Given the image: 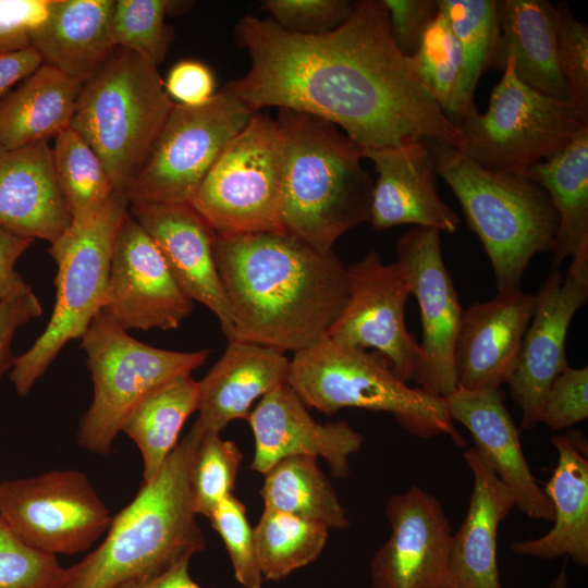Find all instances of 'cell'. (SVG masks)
Masks as SVG:
<instances>
[{
    "label": "cell",
    "instance_id": "obj_15",
    "mask_svg": "<svg viewBox=\"0 0 588 588\" xmlns=\"http://www.w3.org/2000/svg\"><path fill=\"white\" fill-rule=\"evenodd\" d=\"M347 303L328 338L381 354L403 381L413 380L420 346L406 329L411 289L400 265L387 264L377 250L347 267Z\"/></svg>",
    "mask_w": 588,
    "mask_h": 588
},
{
    "label": "cell",
    "instance_id": "obj_18",
    "mask_svg": "<svg viewBox=\"0 0 588 588\" xmlns=\"http://www.w3.org/2000/svg\"><path fill=\"white\" fill-rule=\"evenodd\" d=\"M391 526L370 561L372 588H441L452 529L439 500L418 486L388 499Z\"/></svg>",
    "mask_w": 588,
    "mask_h": 588
},
{
    "label": "cell",
    "instance_id": "obj_22",
    "mask_svg": "<svg viewBox=\"0 0 588 588\" xmlns=\"http://www.w3.org/2000/svg\"><path fill=\"white\" fill-rule=\"evenodd\" d=\"M536 307V295L499 293L463 311L454 351L457 387L499 390L507 383Z\"/></svg>",
    "mask_w": 588,
    "mask_h": 588
},
{
    "label": "cell",
    "instance_id": "obj_50",
    "mask_svg": "<svg viewBox=\"0 0 588 588\" xmlns=\"http://www.w3.org/2000/svg\"><path fill=\"white\" fill-rule=\"evenodd\" d=\"M44 63L32 47L25 50L0 53V101L19 82L24 81Z\"/></svg>",
    "mask_w": 588,
    "mask_h": 588
},
{
    "label": "cell",
    "instance_id": "obj_44",
    "mask_svg": "<svg viewBox=\"0 0 588 588\" xmlns=\"http://www.w3.org/2000/svg\"><path fill=\"white\" fill-rule=\"evenodd\" d=\"M347 0H267L264 8L282 28L302 35H317L340 26L352 13Z\"/></svg>",
    "mask_w": 588,
    "mask_h": 588
},
{
    "label": "cell",
    "instance_id": "obj_6",
    "mask_svg": "<svg viewBox=\"0 0 588 588\" xmlns=\"http://www.w3.org/2000/svg\"><path fill=\"white\" fill-rule=\"evenodd\" d=\"M173 105L155 62L115 48L83 84L70 128L100 158L114 191L126 195Z\"/></svg>",
    "mask_w": 588,
    "mask_h": 588
},
{
    "label": "cell",
    "instance_id": "obj_21",
    "mask_svg": "<svg viewBox=\"0 0 588 588\" xmlns=\"http://www.w3.org/2000/svg\"><path fill=\"white\" fill-rule=\"evenodd\" d=\"M378 174L372 191L369 223L376 231L413 224L454 233L461 219L438 193V171L425 139L362 150Z\"/></svg>",
    "mask_w": 588,
    "mask_h": 588
},
{
    "label": "cell",
    "instance_id": "obj_19",
    "mask_svg": "<svg viewBox=\"0 0 588 588\" xmlns=\"http://www.w3.org/2000/svg\"><path fill=\"white\" fill-rule=\"evenodd\" d=\"M247 420L255 439L249 468L260 474L286 457L320 456L331 474L343 479L351 473V456L360 451L364 442V437L346 421L314 420L289 384L261 397Z\"/></svg>",
    "mask_w": 588,
    "mask_h": 588
},
{
    "label": "cell",
    "instance_id": "obj_43",
    "mask_svg": "<svg viewBox=\"0 0 588 588\" xmlns=\"http://www.w3.org/2000/svg\"><path fill=\"white\" fill-rule=\"evenodd\" d=\"M588 418V368L567 366L550 383L538 413V424L563 430Z\"/></svg>",
    "mask_w": 588,
    "mask_h": 588
},
{
    "label": "cell",
    "instance_id": "obj_11",
    "mask_svg": "<svg viewBox=\"0 0 588 588\" xmlns=\"http://www.w3.org/2000/svg\"><path fill=\"white\" fill-rule=\"evenodd\" d=\"M284 139L277 120L255 112L215 161L191 206L217 235L281 232Z\"/></svg>",
    "mask_w": 588,
    "mask_h": 588
},
{
    "label": "cell",
    "instance_id": "obj_2",
    "mask_svg": "<svg viewBox=\"0 0 588 588\" xmlns=\"http://www.w3.org/2000/svg\"><path fill=\"white\" fill-rule=\"evenodd\" d=\"M213 258L232 340L295 354L327 338L348 299L342 260L281 232L215 234Z\"/></svg>",
    "mask_w": 588,
    "mask_h": 588
},
{
    "label": "cell",
    "instance_id": "obj_28",
    "mask_svg": "<svg viewBox=\"0 0 588 588\" xmlns=\"http://www.w3.org/2000/svg\"><path fill=\"white\" fill-rule=\"evenodd\" d=\"M115 0H53L32 33V47L47 63L83 83L117 48L111 36Z\"/></svg>",
    "mask_w": 588,
    "mask_h": 588
},
{
    "label": "cell",
    "instance_id": "obj_31",
    "mask_svg": "<svg viewBox=\"0 0 588 588\" xmlns=\"http://www.w3.org/2000/svg\"><path fill=\"white\" fill-rule=\"evenodd\" d=\"M524 175L544 188L558 215L554 269L568 257L588 258V128Z\"/></svg>",
    "mask_w": 588,
    "mask_h": 588
},
{
    "label": "cell",
    "instance_id": "obj_52",
    "mask_svg": "<svg viewBox=\"0 0 588 588\" xmlns=\"http://www.w3.org/2000/svg\"><path fill=\"white\" fill-rule=\"evenodd\" d=\"M568 587V576H567V566L566 562L563 564L561 569L554 579L550 583L549 588H567Z\"/></svg>",
    "mask_w": 588,
    "mask_h": 588
},
{
    "label": "cell",
    "instance_id": "obj_9",
    "mask_svg": "<svg viewBox=\"0 0 588 588\" xmlns=\"http://www.w3.org/2000/svg\"><path fill=\"white\" fill-rule=\"evenodd\" d=\"M502 71L488 110L479 113L474 106L455 125L464 139L462 151L469 158L494 173L524 175L588 128V117L571 101L522 82L510 56Z\"/></svg>",
    "mask_w": 588,
    "mask_h": 588
},
{
    "label": "cell",
    "instance_id": "obj_30",
    "mask_svg": "<svg viewBox=\"0 0 588 588\" xmlns=\"http://www.w3.org/2000/svg\"><path fill=\"white\" fill-rule=\"evenodd\" d=\"M83 84L42 63L0 101V143L15 149L69 128Z\"/></svg>",
    "mask_w": 588,
    "mask_h": 588
},
{
    "label": "cell",
    "instance_id": "obj_40",
    "mask_svg": "<svg viewBox=\"0 0 588 588\" xmlns=\"http://www.w3.org/2000/svg\"><path fill=\"white\" fill-rule=\"evenodd\" d=\"M64 571L57 555L30 546L0 518V588H59Z\"/></svg>",
    "mask_w": 588,
    "mask_h": 588
},
{
    "label": "cell",
    "instance_id": "obj_51",
    "mask_svg": "<svg viewBox=\"0 0 588 588\" xmlns=\"http://www.w3.org/2000/svg\"><path fill=\"white\" fill-rule=\"evenodd\" d=\"M189 561L182 560L157 575L132 580L118 588H203L191 577Z\"/></svg>",
    "mask_w": 588,
    "mask_h": 588
},
{
    "label": "cell",
    "instance_id": "obj_10",
    "mask_svg": "<svg viewBox=\"0 0 588 588\" xmlns=\"http://www.w3.org/2000/svg\"><path fill=\"white\" fill-rule=\"evenodd\" d=\"M94 397L81 419L78 444L109 455L113 441L136 405L167 381L201 367L208 350L168 351L132 338L103 311L82 335Z\"/></svg>",
    "mask_w": 588,
    "mask_h": 588
},
{
    "label": "cell",
    "instance_id": "obj_45",
    "mask_svg": "<svg viewBox=\"0 0 588 588\" xmlns=\"http://www.w3.org/2000/svg\"><path fill=\"white\" fill-rule=\"evenodd\" d=\"M388 11L389 27L397 50L405 58L412 57L421 39L439 14L438 0H383Z\"/></svg>",
    "mask_w": 588,
    "mask_h": 588
},
{
    "label": "cell",
    "instance_id": "obj_8",
    "mask_svg": "<svg viewBox=\"0 0 588 588\" xmlns=\"http://www.w3.org/2000/svg\"><path fill=\"white\" fill-rule=\"evenodd\" d=\"M130 200L115 192L90 221L71 224L50 244L57 265L56 303L49 322L32 347L15 356L10 379L26 395L71 340L82 338L107 302L111 254Z\"/></svg>",
    "mask_w": 588,
    "mask_h": 588
},
{
    "label": "cell",
    "instance_id": "obj_47",
    "mask_svg": "<svg viewBox=\"0 0 588 588\" xmlns=\"http://www.w3.org/2000/svg\"><path fill=\"white\" fill-rule=\"evenodd\" d=\"M216 82L211 70L195 60H183L174 64L164 81L169 97L186 107L206 105L216 94Z\"/></svg>",
    "mask_w": 588,
    "mask_h": 588
},
{
    "label": "cell",
    "instance_id": "obj_16",
    "mask_svg": "<svg viewBox=\"0 0 588 588\" xmlns=\"http://www.w3.org/2000/svg\"><path fill=\"white\" fill-rule=\"evenodd\" d=\"M193 310L159 248L130 215L115 236L103 313L124 330L177 329Z\"/></svg>",
    "mask_w": 588,
    "mask_h": 588
},
{
    "label": "cell",
    "instance_id": "obj_17",
    "mask_svg": "<svg viewBox=\"0 0 588 588\" xmlns=\"http://www.w3.org/2000/svg\"><path fill=\"white\" fill-rule=\"evenodd\" d=\"M588 299V267L569 265L566 274L554 269L544 280L507 381L520 411V429L538 425L542 397L553 379L567 366L566 336L578 309Z\"/></svg>",
    "mask_w": 588,
    "mask_h": 588
},
{
    "label": "cell",
    "instance_id": "obj_24",
    "mask_svg": "<svg viewBox=\"0 0 588 588\" xmlns=\"http://www.w3.org/2000/svg\"><path fill=\"white\" fill-rule=\"evenodd\" d=\"M463 456L473 474V491L464 522L452 536L441 588H502L498 532L515 499L474 446Z\"/></svg>",
    "mask_w": 588,
    "mask_h": 588
},
{
    "label": "cell",
    "instance_id": "obj_49",
    "mask_svg": "<svg viewBox=\"0 0 588 588\" xmlns=\"http://www.w3.org/2000/svg\"><path fill=\"white\" fill-rule=\"evenodd\" d=\"M33 242L0 228V302L29 287L15 270V264Z\"/></svg>",
    "mask_w": 588,
    "mask_h": 588
},
{
    "label": "cell",
    "instance_id": "obj_3",
    "mask_svg": "<svg viewBox=\"0 0 588 588\" xmlns=\"http://www.w3.org/2000/svg\"><path fill=\"white\" fill-rule=\"evenodd\" d=\"M204 434L192 426L157 475L112 517L103 541L66 567L59 588H118L157 575L206 548L192 474Z\"/></svg>",
    "mask_w": 588,
    "mask_h": 588
},
{
    "label": "cell",
    "instance_id": "obj_20",
    "mask_svg": "<svg viewBox=\"0 0 588 588\" xmlns=\"http://www.w3.org/2000/svg\"><path fill=\"white\" fill-rule=\"evenodd\" d=\"M130 215L147 232L182 292L208 307L228 340L233 317L213 258L215 233L191 204L130 201Z\"/></svg>",
    "mask_w": 588,
    "mask_h": 588
},
{
    "label": "cell",
    "instance_id": "obj_12",
    "mask_svg": "<svg viewBox=\"0 0 588 588\" xmlns=\"http://www.w3.org/2000/svg\"><path fill=\"white\" fill-rule=\"evenodd\" d=\"M254 113L226 86L204 106L174 103L126 193L128 200L189 204L222 150Z\"/></svg>",
    "mask_w": 588,
    "mask_h": 588
},
{
    "label": "cell",
    "instance_id": "obj_32",
    "mask_svg": "<svg viewBox=\"0 0 588 588\" xmlns=\"http://www.w3.org/2000/svg\"><path fill=\"white\" fill-rule=\"evenodd\" d=\"M200 385L192 373L177 376L146 395L131 412L121 432L137 445L143 482L152 479L179 442L187 418L198 411Z\"/></svg>",
    "mask_w": 588,
    "mask_h": 588
},
{
    "label": "cell",
    "instance_id": "obj_27",
    "mask_svg": "<svg viewBox=\"0 0 588 588\" xmlns=\"http://www.w3.org/2000/svg\"><path fill=\"white\" fill-rule=\"evenodd\" d=\"M558 463L544 493L553 507V526L543 536L514 541L515 554L543 560L571 559L588 565V460L579 434H554Z\"/></svg>",
    "mask_w": 588,
    "mask_h": 588
},
{
    "label": "cell",
    "instance_id": "obj_25",
    "mask_svg": "<svg viewBox=\"0 0 588 588\" xmlns=\"http://www.w3.org/2000/svg\"><path fill=\"white\" fill-rule=\"evenodd\" d=\"M70 225L48 142L15 149L0 143V228L51 244Z\"/></svg>",
    "mask_w": 588,
    "mask_h": 588
},
{
    "label": "cell",
    "instance_id": "obj_38",
    "mask_svg": "<svg viewBox=\"0 0 588 588\" xmlns=\"http://www.w3.org/2000/svg\"><path fill=\"white\" fill-rule=\"evenodd\" d=\"M167 0H115L111 36L117 48L150 59L159 65L172 42V30L166 25Z\"/></svg>",
    "mask_w": 588,
    "mask_h": 588
},
{
    "label": "cell",
    "instance_id": "obj_48",
    "mask_svg": "<svg viewBox=\"0 0 588 588\" xmlns=\"http://www.w3.org/2000/svg\"><path fill=\"white\" fill-rule=\"evenodd\" d=\"M41 314V304L30 286L0 302V378L14 365L11 342L15 331Z\"/></svg>",
    "mask_w": 588,
    "mask_h": 588
},
{
    "label": "cell",
    "instance_id": "obj_34",
    "mask_svg": "<svg viewBox=\"0 0 588 588\" xmlns=\"http://www.w3.org/2000/svg\"><path fill=\"white\" fill-rule=\"evenodd\" d=\"M415 77L454 124L475 106L463 49L439 12L416 52L406 58Z\"/></svg>",
    "mask_w": 588,
    "mask_h": 588
},
{
    "label": "cell",
    "instance_id": "obj_36",
    "mask_svg": "<svg viewBox=\"0 0 588 588\" xmlns=\"http://www.w3.org/2000/svg\"><path fill=\"white\" fill-rule=\"evenodd\" d=\"M253 529L264 579L279 580L319 556L330 528L316 520L265 509Z\"/></svg>",
    "mask_w": 588,
    "mask_h": 588
},
{
    "label": "cell",
    "instance_id": "obj_26",
    "mask_svg": "<svg viewBox=\"0 0 588 588\" xmlns=\"http://www.w3.org/2000/svg\"><path fill=\"white\" fill-rule=\"evenodd\" d=\"M284 352L230 340L223 355L199 381L200 401L194 426L205 436L220 433L232 420L247 419L254 402L287 384Z\"/></svg>",
    "mask_w": 588,
    "mask_h": 588
},
{
    "label": "cell",
    "instance_id": "obj_23",
    "mask_svg": "<svg viewBox=\"0 0 588 588\" xmlns=\"http://www.w3.org/2000/svg\"><path fill=\"white\" fill-rule=\"evenodd\" d=\"M445 399L452 420L470 432L474 448L511 490L515 506L529 518L552 522V504L536 482L500 391L457 387Z\"/></svg>",
    "mask_w": 588,
    "mask_h": 588
},
{
    "label": "cell",
    "instance_id": "obj_7",
    "mask_svg": "<svg viewBox=\"0 0 588 588\" xmlns=\"http://www.w3.org/2000/svg\"><path fill=\"white\" fill-rule=\"evenodd\" d=\"M287 384L307 407L326 415L350 407L384 412L412 434L448 436L455 444H465L446 399L407 385L378 352L327 336L294 354Z\"/></svg>",
    "mask_w": 588,
    "mask_h": 588
},
{
    "label": "cell",
    "instance_id": "obj_42",
    "mask_svg": "<svg viewBox=\"0 0 588 588\" xmlns=\"http://www.w3.org/2000/svg\"><path fill=\"white\" fill-rule=\"evenodd\" d=\"M558 62L569 101L588 117V26L565 1L554 4Z\"/></svg>",
    "mask_w": 588,
    "mask_h": 588
},
{
    "label": "cell",
    "instance_id": "obj_33",
    "mask_svg": "<svg viewBox=\"0 0 588 588\" xmlns=\"http://www.w3.org/2000/svg\"><path fill=\"white\" fill-rule=\"evenodd\" d=\"M264 475L259 493L265 509L316 520L329 528L348 527L347 513L316 457H286Z\"/></svg>",
    "mask_w": 588,
    "mask_h": 588
},
{
    "label": "cell",
    "instance_id": "obj_29",
    "mask_svg": "<svg viewBox=\"0 0 588 588\" xmlns=\"http://www.w3.org/2000/svg\"><path fill=\"white\" fill-rule=\"evenodd\" d=\"M499 21L500 70L510 56L522 82L569 101L558 62L554 4L547 0H499Z\"/></svg>",
    "mask_w": 588,
    "mask_h": 588
},
{
    "label": "cell",
    "instance_id": "obj_41",
    "mask_svg": "<svg viewBox=\"0 0 588 588\" xmlns=\"http://www.w3.org/2000/svg\"><path fill=\"white\" fill-rule=\"evenodd\" d=\"M208 518L225 546L237 583L244 588H262L265 579L257 559L254 529L248 524L244 503L230 494L216 505Z\"/></svg>",
    "mask_w": 588,
    "mask_h": 588
},
{
    "label": "cell",
    "instance_id": "obj_46",
    "mask_svg": "<svg viewBox=\"0 0 588 588\" xmlns=\"http://www.w3.org/2000/svg\"><path fill=\"white\" fill-rule=\"evenodd\" d=\"M52 1L0 0V53L32 48V33L47 17Z\"/></svg>",
    "mask_w": 588,
    "mask_h": 588
},
{
    "label": "cell",
    "instance_id": "obj_5",
    "mask_svg": "<svg viewBox=\"0 0 588 588\" xmlns=\"http://www.w3.org/2000/svg\"><path fill=\"white\" fill-rule=\"evenodd\" d=\"M425 140L485 248L498 292L520 290L530 260L556 247L559 220L548 193L525 175L491 172L457 148Z\"/></svg>",
    "mask_w": 588,
    "mask_h": 588
},
{
    "label": "cell",
    "instance_id": "obj_39",
    "mask_svg": "<svg viewBox=\"0 0 588 588\" xmlns=\"http://www.w3.org/2000/svg\"><path fill=\"white\" fill-rule=\"evenodd\" d=\"M243 455L231 440L220 433H207L197 450L193 474L192 493L196 514L208 517L216 505L233 494Z\"/></svg>",
    "mask_w": 588,
    "mask_h": 588
},
{
    "label": "cell",
    "instance_id": "obj_13",
    "mask_svg": "<svg viewBox=\"0 0 588 588\" xmlns=\"http://www.w3.org/2000/svg\"><path fill=\"white\" fill-rule=\"evenodd\" d=\"M112 517L88 477L76 469L0 483V518L24 541L53 555L87 551Z\"/></svg>",
    "mask_w": 588,
    "mask_h": 588
},
{
    "label": "cell",
    "instance_id": "obj_4",
    "mask_svg": "<svg viewBox=\"0 0 588 588\" xmlns=\"http://www.w3.org/2000/svg\"><path fill=\"white\" fill-rule=\"evenodd\" d=\"M284 139L282 233L330 253L340 236L370 221L375 181L362 149L334 124L279 109Z\"/></svg>",
    "mask_w": 588,
    "mask_h": 588
},
{
    "label": "cell",
    "instance_id": "obj_35",
    "mask_svg": "<svg viewBox=\"0 0 588 588\" xmlns=\"http://www.w3.org/2000/svg\"><path fill=\"white\" fill-rule=\"evenodd\" d=\"M51 157L71 224L90 221L115 193L100 158L70 127L54 137Z\"/></svg>",
    "mask_w": 588,
    "mask_h": 588
},
{
    "label": "cell",
    "instance_id": "obj_14",
    "mask_svg": "<svg viewBox=\"0 0 588 588\" xmlns=\"http://www.w3.org/2000/svg\"><path fill=\"white\" fill-rule=\"evenodd\" d=\"M396 255L420 310L422 340L413 380L448 397L457 388L454 351L464 309L443 260L440 232L414 226L397 240Z\"/></svg>",
    "mask_w": 588,
    "mask_h": 588
},
{
    "label": "cell",
    "instance_id": "obj_1",
    "mask_svg": "<svg viewBox=\"0 0 588 588\" xmlns=\"http://www.w3.org/2000/svg\"><path fill=\"white\" fill-rule=\"evenodd\" d=\"M235 39L250 68L226 87L253 112L277 107L314 115L340 126L362 150L407 139L463 150L461 131L397 50L383 0L354 2L340 26L317 35L246 15Z\"/></svg>",
    "mask_w": 588,
    "mask_h": 588
},
{
    "label": "cell",
    "instance_id": "obj_37",
    "mask_svg": "<svg viewBox=\"0 0 588 588\" xmlns=\"http://www.w3.org/2000/svg\"><path fill=\"white\" fill-rule=\"evenodd\" d=\"M439 12L458 40L466 61L467 86L474 96L480 76L499 69V0H438Z\"/></svg>",
    "mask_w": 588,
    "mask_h": 588
}]
</instances>
